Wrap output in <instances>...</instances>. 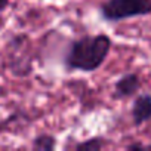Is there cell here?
I'll return each mask as SVG.
<instances>
[{"label":"cell","mask_w":151,"mask_h":151,"mask_svg":"<svg viewBox=\"0 0 151 151\" xmlns=\"http://www.w3.org/2000/svg\"><path fill=\"white\" fill-rule=\"evenodd\" d=\"M127 150H138V151L147 150V151H151V145H142V144H130V145H127Z\"/></svg>","instance_id":"52a82bcc"},{"label":"cell","mask_w":151,"mask_h":151,"mask_svg":"<svg viewBox=\"0 0 151 151\" xmlns=\"http://www.w3.org/2000/svg\"><path fill=\"white\" fill-rule=\"evenodd\" d=\"M31 148L36 150V151H52V150L56 148V139H55V136L47 135V133L37 135L33 139Z\"/></svg>","instance_id":"5b68a950"},{"label":"cell","mask_w":151,"mask_h":151,"mask_svg":"<svg viewBox=\"0 0 151 151\" xmlns=\"http://www.w3.org/2000/svg\"><path fill=\"white\" fill-rule=\"evenodd\" d=\"M142 86V82L139 79V76L135 73H126L122 77H119V80L114 85V93L113 96L116 99H126L133 96L136 92H139Z\"/></svg>","instance_id":"3957f363"},{"label":"cell","mask_w":151,"mask_h":151,"mask_svg":"<svg viewBox=\"0 0 151 151\" xmlns=\"http://www.w3.org/2000/svg\"><path fill=\"white\" fill-rule=\"evenodd\" d=\"M111 39L107 34H86L70 42L62 58L67 71L93 73L107 59L111 50Z\"/></svg>","instance_id":"6da1fadb"},{"label":"cell","mask_w":151,"mask_h":151,"mask_svg":"<svg viewBox=\"0 0 151 151\" xmlns=\"http://www.w3.org/2000/svg\"><path fill=\"white\" fill-rule=\"evenodd\" d=\"M107 144H108V141L105 138L93 136V138H89V139L77 144L76 145V150H79V151H98V150H102Z\"/></svg>","instance_id":"8992f818"},{"label":"cell","mask_w":151,"mask_h":151,"mask_svg":"<svg viewBox=\"0 0 151 151\" xmlns=\"http://www.w3.org/2000/svg\"><path fill=\"white\" fill-rule=\"evenodd\" d=\"M9 6V0H0V14L5 12Z\"/></svg>","instance_id":"ba28073f"},{"label":"cell","mask_w":151,"mask_h":151,"mask_svg":"<svg viewBox=\"0 0 151 151\" xmlns=\"http://www.w3.org/2000/svg\"><path fill=\"white\" fill-rule=\"evenodd\" d=\"M99 15L105 22H120L151 15V0H105L99 5Z\"/></svg>","instance_id":"7a4b0ae2"},{"label":"cell","mask_w":151,"mask_h":151,"mask_svg":"<svg viewBox=\"0 0 151 151\" xmlns=\"http://www.w3.org/2000/svg\"><path fill=\"white\" fill-rule=\"evenodd\" d=\"M130 116L136 127L151 120V95L150 93H141L135 98L132 104Z\"/></svg>","instance_id":"277c9868"}]
</instances>
